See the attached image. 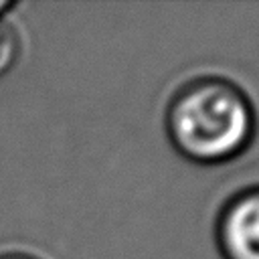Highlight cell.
Listing matches in <instances>:
<instances>
[{"mask_svg": "<svg viewBox=\"0 0 259 259\" xmlns=\"http://www.w3.org/2000/svg\"><path fill=\"white\" fill-rule=\"evenodd\" d=\"M166 136L172 148L198 166L227 164L253 144L257 113L247 91L221 75L182 83L166 105Z\"/></svg>", "mask_w": 259, "mask_h": 259, "instance_id": "cell-1", "label": "cell"}, {"mask_svg": "<svg viewBox=\"0 0 259 259\" xmlns=\"http://www.w3.org/2000/svg\"><path fill=\"white\" fill-rule=\"evenodd\" d=\"M214 243L223 259H259V184L225 200L214 221Z\"/></svg>", "mask_w": 259, "mask_h": 259, "instance_id": "cell-2", "label": "cell"}, {"mask_svg": "<svg viewBox=\"0 0 259 259\" xmlns=\"http://www.w3.org/2000/svg\"><path fill=\"white\" fill-rule=\"evenodd\" d=\"M20 53H22V40L18 28L8 16L0 18V79L16 67Z\"/></svg>", "mask_w": 259, "mask_h": 259, "instance_id": "cell-3", "label": "cell"}, {"mask_svg": "<svg viewBox=\"0 0 259 259\" xmlns=\"http://www.w3.org/2000/svg\"><path fill=\"white\" fill-rule=\"evenodd\" d=\"M0 259H42L30 251H20V249H8V251H0Z\"/></svg>", "mask_w": 259, "mask_h": 259, "instance_id": "cell-4", "label": "cell"}, {"mask_svg": "<svg viewBox=\"0 0 259 259\" xmlns=\"http://www.w3.org/2000/svg\"><path fill=\"white\" fill-rule=\"evenodd\" d=\"M14 8H16L14 2H10V0H0V18H6Z\"/></svg>", "mask_w": 259, "mask_h": 259, "instance_id": "cell-5", "label": "cell"}]
</instances>
